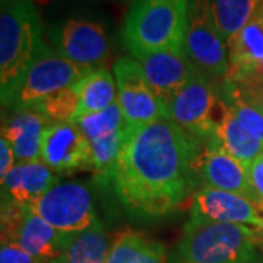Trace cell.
Instances as JSON below:
<instances>
[{
	"label": "cell",
	"instance_id": "cell-20",
	"mask_svg": "<svg viewBox=\"0 0 263 263\" xmlns=\"http://www.w3.org/2000/svg\"><path fill=\"white\" fill-rule=\"evenodd\" d=\"M214 138L226 148L228 154L243 162L246 168H249V165L263 154V142L238 122L228 107L216 126Z\"/></svg>",
	"mask_w": 263,
	"mask_h": 263
},
{
	"label": "cell",
	"instance_id": "cell-13",
	"mask_svg": "<svg viewBox=\"0 0 263 263\" xmlns=\"http://www.w3.org/2000/svg\"><path fill=\"white\" fill-rule=\"evenodd\" d=\"M260 212L262 209H259L252 200L241 195L203 187L195 195L190 214L215 222L259 228L263 226V216Z\"/></svg>",
	"mask_w": 263,
	"mask_h": 263
},
{
	"label": "cell",
	"instance_id": "cell-26",
	"mask_svg": "<svg viewBox=\"0 0 263 263\" xmlns=\"http://www.w3.org/2000/svg\"><path fill=\"white\" fill-rule=\"evenodd\" d=\"M72 122L79 127V130L84 133L85 138L89 142L114 135L117 132L123 130L126 126L119 101H116L113 105H110L103 111L85 114L81 117H76Z\"/></svg>",
	"mask_w": 263,
	"mask_h": 263
},
{
	"label": "cell",
	"instance_id": "cell-5",
	"mask_svg": "<svg viewBox=\"0 0 263 263\" xmlns=\"http://www.w3.org/2000/svg\"><path fill=\"white\" fill-rule=\"evenodd\" d=\"M165 108L170 120L206 143L215 135L227 105L216 91L214 81L196 67Z\"/></svg>",
	"mask_w": 263,
	"mask_h": 263
},
{
	"label": "cell",
	"instance_id": "cell-25",
	"mask_svg": "<svg viewBox=\"0 0 263 263\" xmlns=\"http://www.w3.org/2000/svg\"><path fill=\"white\" fill-rule=\"evenodd\" d=\"M123 132L124 129L114 133V135H110V136L89 142V145H91L89 170L94 173L95 180L101 186H108V183H110L114 165H116L119 154L122 151Z\"/></svg>",
	"mask_w": 263,
	"mask_h": 263
},
{
	"label": "cell",
	"instance_id": "cell-24",
	"mask_svg": "<svg viewBox=\"0 0 263 263\" xmlns=\"http://www.w3.org/2000/svg\"><path fill=\"white\" fill-rule=\"evenodd\" d=\"M221 84L222 85H221L219 95H221L222 101L227 104V107L238 119V122L246 126L256 138H259L263 142L262 107L241 94L238 86L230 78H226Z\"/></svg>",
	"mask_w": 263,
	"mask_h": 263
},
{
	"label": "cell",
	"instance_id": "cell-19",
	"mask_svg": "<svg viewBox=\"0 0 263 263\" xmlns=\"http://www.w3.org/2000/svg\"><path fill=\"white\" fill-rule=\"evenodd\" d=\"M165 246L142 233L124 230L111 243L107 263H168Z\"/></svg>",
	"mask_w": 263,
	"mask_h": 263
},
{
	"label": "cell",
	"instance_id": "cell-17",
	"mask_svg": "<svg viewBox=\"0 0 263 263\" xmlns=\"http://www.w3.org/2000/svg\"><path fill=\"white\" fill-rule=\"evenodd\" d=\"M59 184L57 174L41 160L18 162L2 181V197L27 206Z\"/></svg>",
	"mask_w": 263,
	"mask_h": 263
},
{
	"label": "cell",
	"instance_id": "cell-3",
	"mask_svg": "<svg viewBox=\"0 0 263 263\" xmlns=\"http://www.w3.org/2000/svg\"><path fill=\"white\" fill-rule=\"evenodd\" d=\"M189 0H135L124 18L123 41L136 60L158 51H186Z\"/></svg>",
	"mask_w": 263,
	"mask_h": 263
},
{
	"label": "cell",
	"instance_id": "cell-23",
	"mask_svg": "<svg viewBox=\"0 0 263 263\" xmlns=\"http://www.w3.org/2000/svg\"><path fill=\"white\" fill-rule=\"evenodd\" d=\"M221 37L228 43L245 28L260 0H209Z\"/></svg>",
	"mask_w": 263,
	"mask_h": 263
},
{
	"label": "cell",
	"instance_id": "cell-34",
	"mask_svg": "<svg viewBox=\"0 0 263 263\" xmlns=\"http://www.w3.org/2000/svg\"><path fill=\"white\" fill-rule=\"evenodd\" d=\"M250 263H263V257L262 256H257L256 259H253Z\"/></svg>",
	"mask_w": 263,
	"mask_h": 263
},
{
	"label": "cell",
	"instance_id": "cell-10",
	"mask_svg": "<svg viewBox=\"0 0 263 263\" xmlns=\"http://www.w3.org/2000/svg\"><path fill=\"white\" fill-rule=\"evenodd\" d=\"M59 51L72 63L86 70L105 67L110 59V43L101 24L85 18H70L51 32Z\"/></svg>",
	"mask_w": 263,
	"mask_h": 263
},
{
	"label": "cell",
	"instance_id": "cell-21",
	"mask_svg": "<svg viewBox=\"0 0 263 263\" xmlns=\"http://www.w3.org/2000/svg\"><path fill=\"white\" fill-rule=\"evenodd\" d=\"M75 91L79 97V108L75 119L85 114L103 111L117 101L119 95L116 78L107 67L86 73L75 85Z\"/></svg>",
	"mask_w": 263,
	"mask_h": 263
},
{
	"label": "cell",
	"instance_id": "cell-1",
	"mask_svg": "<svg viewBox=\"0 0 263 263\" xmlns=\"http://www.w3.org/2000/svg\"><path fill=\"white\" fill-rule=\"evenodd\" d=\"M203 143L170 119L124 126L108 186L133 218H164L196 187Z\"/></svg>",
	"mask_w": 263,
	"mask_h": 263
},
{
	"label": "cell",
	"instance_id": "cell-27",
	"mask_svg": "<svg viewBox=\"0 0 263 263\" xmlns=\"http://www.w3.org/2000/svg\"><path fill=\"white\" fill-rule=\"evenodd\" d=\"M79 108V97L75 86L62 89L37 104L34 110L47 116L51 122H72Z\"/></svg>",
	"mask_w": 263,
	"mask_h": 263
},
{
	"label": "cell",
	"instance_id": "cell-4",
	"mask_svg": "<svg viewBox=\"0 0 263 263\" xmlns=\"http://www.w3.org/2000/svg\"><path fill=\"white\" fill-rule=\"evenodd\" d=\"M256 228L192 215L168 263H250L256 259Z\"/></svg>",
	"mask_w": 263,
	"mask_h": 263
},
{
	"label": "cell",
	"instance_id": "cell-8",
	"mask_svg": "<svg viewBox=\"0 0 263 263\" xmlns=\"http://www.w3.org/2000/svg\"><path fill=\"white\" fill-rule=\"evenodd\" d=\"M89 72L43 43L19 89L13 111L19 108H34L50 95L75 86Z\"/></svg>",
	"mask_w": 263,
	"mask_h": 263
},
{
	"label": "cell",
	"instance_id": "cell-22",
	"mask_svg": "<svg viewBox=\"0 0 263 263\" xmlns=\"http://www.w3.org/2000/svg\"><path fill=\"white\" fill-rule=\"evenodd\" d=\"M110 249L108 234L97 219L84 231L67 234L62 259L65 263H107Z\"/></svg>",
	"mask_w": 263,
	"mask_h": 263
},
{
	"label": "cell",
	"instance_id": "cell-18",
	"mask_svg": "<svg viewBox=\"0 0 263 263\" xmlns=\"http://www.w3.org/2000/svg\"><path fill=\"white\" fill-rule=\"evenodd\" d=\"M230 73L227 78L240 79L263 59V0L253 10L245 28L228 43Z\"/></svg>",
	"mask_w": 263,
	"mask_h": 263
},
{
	"label": "cell",
	"instance_id": "cell-28",
	"mask_svg": "<svg viewBox=\"0 0 263 263\" xmlns=\"http://www.w3.org/2000/svg\"><path fill=\"white\" fill-rule=\"evenodd\" d=\"M0 263H43L16 243H2Z\"/></svg>",
	"mask_w": 263,
	"mask_h": 263
},
{
	"label": "cell",
	"instance_id": "cell-14",
	"mask_svg": "<svg viewBox=\"0 0 263 263\" xmlns=\"http://www.w3.org/2000/svg\"><path fill=\"white\" fill-rule=\"evenodd\" d=\"M66 238L67 234L57 231L27 208L15 226L2 231V243H16L43 263L63 256Z\"/></svg>",
	"mask_w": 263,
	"mask_h": 263
},
{
	"label": "cell",
	"instance_id": "cell-11",
	"mask_svg": "<svg viewBox=\"0 0 263 263\" xmlns=\"http://www.w3.org/2000/svg\"><path fill=\"white\" fill-rule=\"evenodd\" d=\"M91 145L73 122L50 123L41 141V161L56 174L89 170Z\"/></svg>",
	"mask_w": 263,
	"mask_h": 263
},
{
	"label": "cell",
	"instance_id": "cell-12",
	"mask_svg": "<svg viewBox=\"0 0 263 263\" xmlns=\"http://www.w3.org/2000/svg\"><path fill=\"white\" fill-rule=\"evenodd\" d=\"M199 180L205 187L241 195L259 208L246 165L228 154L214 136L205 143L199 161Z\"/></svg>",
	"mask_w": 263,
	"mask_h": 263
},
{
	"label": "cell",
	"instance_id": "cell-16",
	"mask_svg": "<svg viewBox=\"0 0 263 263\" xmlns=\"http://www.w3.org/2000/svg\"><path fill=\"white\" fill-rule=\"evenodd\" d=\"M50 123L47 116L34 108H19L2 124V138L9 141L18 162L41 160V141Z\"/></svg>",
	"mask_w": 263,
	"mask_h": 263
},
{
	"label": "cell",
	"instance_id": "cell-30",
	"mask_svg": "<svg viewBox=\"0 0 263 263\" xmlns=\"http://www.w3.org/2000/svg\"><path fill=\"white\" fill-rule=\"evenodd\" d=\"M13 160H16L15 151L12 148L9 141L2 138L0 139V177H2V181L8 177V174L12 170L15 168Z\"/></svg>",
	"mask_w": 263,
	"mask_h": 263
},
{
	"label": "cell",
	"instance_id": "cell-7",
	"mask_svg": "<svg viewBox=\"0 0 263 263\" xmlns=\"http://www.w3.org/2000/svg\"><path fill=\"white\" fill-rule=\"evenodd\" d=\"M25 208L65 234L84 231L98 219L91 190L78 181L59 183Z\"/></svg>",
	"mask_w": 263,
	"mask_h": 263
},
{
	"label": "cell",
	"instance_id": "cell-33",
	"mask_svg": "<svg viewBox=\"0 0 263 263\" xmlns=\"http://www.w3.org/2000/svg\"><path fill=\"white\" fill-rule=\"evenodd\" d=\"M44 263H65V260H63L62 257H59V259H53V260H48V262Z\"/></svg>",
	"mask_w": 263,
	"mask_h": 263
},
{
	"label": "cell",
	"instance_id": "cell-29",
	"mask_svg": "<svg viewBox=\"0 0 263 263\" xmlns=\"http://www.w3.org/2000/svg\"><path fill=\"white\" fill-rule=\"evenodd\" d=\"M250 186L253 190L257 205L263 211V154L259 155L247 168Z\"/></svg>",
	"mask_w": 263,
	"mask_h": 263
},
{
	"label": "cell",
	"instance_id": "cell-6",
	"mask_svg": "<svg viewBox=\"0 0 263 263\" xmlns=\"http://www.w3.org/2000/svg\"><path fill=\"white\" fill-rule=\"evenodd\" d=\"M184 50L197 69L212 81L222 82L230 73L228 47L216 28L209 0H189Z\"/></svg>",
	"mask_w": 263,
	"mask_h": 263
},
{
	"label": "cell",
	"instance_id": "cell-31",
	"mask_svg": "<svg viewBox=\"0 0 263 263\" xmlns=\"http://www.w3.org/2000/svg\"><path fill=\"white\" fill-rule=\"evenodd\" d=\"M250 78H253V79H259V81H263V59L257 63V65L254 66L253 70L252 72H249L247 75L243 76V78H240V79H231V81H234V82H240V81H245V79H250Z\"/></svg>",
	"mask_w": 263,
	"mask_h": 263
},
{
	"label": "cell",
	"instance_id": "cell-9",
	"mask_svg": "<svg viewBox=\"0 0 263 263\" xmlns=\"http://www.w3.org/2000/svg\"><path fill=\"white\" fill-rule=\"evenodd\" d=\"M117 84V101L122 108L126 127L168 119L165 105L154 94L143 75L139 60L135 57H120L113 65Z\"/></svg>",
	"mask_w": 263,
	"mask_h": 263
},
{
	"label": "cell",
	"instance_id": "cell-32",
	"mask_svg": "<svg viewBox=\"0 0 263 263\" xmlns=\"http://www.w3.org/2000/svg\"><path fill=\"white\" fill-rule=\"evenodd\" d=\"M256 231H257V235H259V245H262L263 243V226L259 227V228H256Z\"/></svg>",
	"mask_w": 263,
	"mask_h": 263
},
{
	"label": "cell",
	"instance_id": "cell-2",
	"mask_svg": "<svg viewBox=\"0 0 263 263\" xmlns=\"http://www.w3.org/2000/svg\"><path fill=\"white\" fill-rule=\"evenodd\" d=\"M44 41L41 19L31 0L0 3V98L3 110H13L19 89Z\"/></svg>",
	"mask_w": 263,
	"mask_h": 263
},
{
	"label": "cell",
	"instance_id": "cell-15",
	"mask_svg": "<svg viewBox=\"0 0 263 263\" xmlns=\"http://www.w3.org/2000/svg\"><path fill=\"white\" fill-rule=\"evenodd\" d=\"M151 89L167 107L196 69L186 51H158L139 59ZM167 110V108H165Z\"/></svg>",
	"mask_w": 263,
	"mask_h": 263
}]
</instances>
